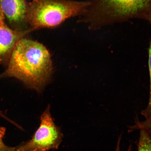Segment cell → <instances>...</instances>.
I'll use <instances>...</instances> for the list:
<instances>
[{"instance_id":"obj_1","label":"cell","mask_w":151,"mask_h":151,"mask_svg":"<svg viewBox=\"0 0 151 151\" xmlns=\"http://www.w3.org/2000/svg\"><path fill=\"white\" fill-rule=\"evenodd\" d=\"M52 69L50 55L46 47L23 37L17 43L0 78H16L29 87L39 90L48 80Z\"/></svg>"},{"instance_id":"obj_2","label":"cell","mask_w":151,"mask_h":151,"mask_svg":"<svg viewBox=\"0 0 151 151\" xmlns=\"http://www.w3.org/2000/svg\"><path fill=\"white\" fill-rule=\"evenodd\" d=\"M82 22L90 30L134 19L146 20L151 12V0H90Z\"/></svg>"},{"instance_id":"obj_3","label":"cell","mask_w":151,"mask_h":151,"mask_svg":"<svg viewBox=\"0 0 151 151\" xmlns=\"http://www.w3.org/2000/svg\"><path fill=\"white\" fill-rule=\"evenodd\" d=\"M89 1L33 0L27 4L26 19L32 31L59 25L67 19L86 12Z\"/></svg>"},{"instance_id":"obj_4","label":"cell","mask_w":151,"mask_h":151,"mask_svg":"<svg viewBox=\"0 0 151 151\" xmlns=\"http://www.w3.org/2000/svg\"><path fill=\"white\" fill-rule=\"evenodd\" d=\"M62 134L55 124L48 106L41 116L39 127L31 140L16 147L17 151H47L58 148Z\"/></svg>"},{"instance_id":"obj_5","label":"cell","mask_w":151,"mask_h":151,"mask_svg":"<svg viewBox=\"0 0 151 151\" xmlns=\"http://www.w3.org/2000/svg\"><path fill=\"white\" fill-rule=\"evenodd\" d=\"M32 31L11 29L4 22L0 24V64L7 65L17 43Z\"/></svg>"},{"instance_id":"obj_6","label":"cell","mask_w":151,"mask_h":151,"mask_svg":"<svg viewBox=\"0 0 151 151\" xmlns=\"http://www.w3.org/2000/svg\"><path fill=\"white\" fill-rule=\"evenodd\" d=\"M27 5L25 0H0V6L3 14L14 29L22 31L20 27L27 24Z\"/></svg>"},{"instance_id":"obj_7","label":"cell","mask_w":151,"mask_h":151,"mask_svg":"<svg viewBox=\"0 0 151 151\" xmlns=\"http://www.w3.org/2000/svg\"><path fill=\"white\" fill-rule=\"evenodd\" d=\"M140 130L138 143L137 144L138 151H151V136L146 130Z\"/></svg>"},{"instance_id":"obj_8","label":"cell","mask_w":151,"mask_h":151,"mask_svg":"<svg viewBox=\"0 0 151 151\" xmlns=\"http://www.w3.org/2000/svg\"><path fill=\"white\" fill-rule=\"evenodd\" d=\"M151 27V21L150 22ZM148 65L150 75V90L148 103L147 106L141 111V114L147 119L151 117V38L148 48Z\"/></svg>"},{"instance_id":"obj_9","label":"cell","mask_w":151,"mask_h":151,"mask_svg":"<svg viewBox=\"0 0 151 151\" xmlns=\"http://www.w3.org/2000/svg\"><path fill=\"white\" fill-rule=\"evenodd\" d=\"M134 128L135 130H146L151 136V117L142 122L137 120L134 125Z\"/></svg>"},{"instance_id":"obj_10","label":"cell","mask_w":151,"mask_h":151,"mask_svg":"<svg viewBox=\"0 0 151 151\" xmlns=\"http://www.w3.org/2000/svg\"><path fill=\"white\" fill-rule=\"evenodd\" d=\"M6 128L0 126V151H8L13 148L5 145L3 141V138L5 134Z\"/></svg>"},{"instance_id":"obj_11","label":"cell","mask_w":151,"mask_h":151,"mask_svg":"<svg viewBox=\"0 0 151 151\" xmlns=\"http://www.w3.org/2000/svg\"><path fill=\"white\" fill-rule=\"evenodd\" d=\"M121 136H120L118 138L116 148L115 151H121L120 149V143L121 141ZM132 145H130V146L129 147V148H128L127 151H132Z\"/></svg>"},{"instance_id":"obj_12","label":"cell","mask_w":151,"mask_h":151,"mask_svg":"<svg viewBox=\"0 0 151 151\" xmlns=\"http://www.w3.org/2000/svg\"><path fill=\"white\" fill-rule=\"evenodd\" d=\"M5 16L0 6V24L4 22Z\"/></svg>"},{"instance_id":"obj_13","label":"cell","mask_w":151,"mask_h":151,"mask_svg":"<svg viewBox=\"0 0 151 151\" xmlns=\"http://www.w3.org/2000/svg\"><path fill=\"white\" fill-rule=\"evenodd\" d=\"M0 117L4 119H6L7 118L5 114H4V113L3 111H2L1 109H0Z\"/></svg>"},{"instance_id":"obj_14","label":"cell","mask_w":151,"mask_h":151,"mask_svg":"<svg viewBox=\"0 0 151 151\" xmlns=\"http://www.w3.org/2000/svg\"><path fill=\"white\" fill-rule=\"evenodd\" d=\"M8 151H17L16 147H14V148H13L12 150H11Z\"/></svg>"},{"instance_id":"obj_15","label":"cell","mask_w":151,"mask_h":151,"mask_svg":"<svg viewBox=\"0 0 151 151\" xmlns=\"http://www.w3.org/2000/svg\"><path fill=\"white\" fill-rule=\"evenodd\" d=\"M25 1H26V0H25Z\"/></svg>"}]
</instances>
